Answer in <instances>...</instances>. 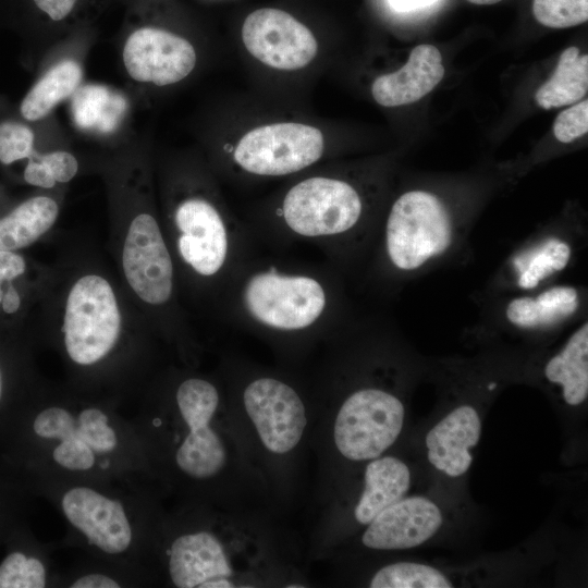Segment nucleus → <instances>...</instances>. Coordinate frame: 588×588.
I'll return each instance as SVG.
<instances>
[{
    "mask_svg": "<svg viewBox=\"0 0 588 588\" xmlns=\"http://www.w3.org/2000/svg\"><path fill=\"white\" fill-rule=\"evenodd\" d=\"M50 171L56 182L71 181L78 169L76 158L66 151H53L38 158Z\"/></svg>",
    "mask_w": 588,
    "mask_h": 588,
    "instance_id": "nucleus-33",
    "label": "nucleus"
},
{
    "mask_svg": "<svg viewBox=\"0 0 588 588\" xmlns=\"http://www.w3.org/2000/svg\"><path fill=\"white\" fill-rule=\"evenodd\" d=\"M588 89V56L579 54L576 47L565 49L556 69L536 93L538 106L548 110L575 103Z\"/></svg>",
    "mask_w": 588,
    "mask_h": 588,
    "instance_id": "nucleus-22",
    "label": "nucleus"
},
{
    "mask_svg": "<svg viewBox=\"0 0 588 588\" xmlns=\"http://www.w3.org/2000/svg\"><path fill=\"white\" fill-rule=\"evenodd\" d=\"M404 406L394 394L367 387L351 393L339 407L333 441L339 453L353 462L381 456L399 438Z\"/></svg>",
    "mask_w": 588,
    "mask_h": 588,
    "instance_id": "nucleus-3",
    "label": "nucleus"
},
{
    "mask_svg": "<svg viewBox=\"0 0 588 588\" xmlns=\"http://www.w3.org/2000/svg\"><path fill=\"white\" fill-rule=\"evenodd\" d=\"M453 585L437 568L414 562L385 565L369 581L372 588H451Z\"/></svg>",
    "mask_w": 588,
    "mask_h": 588,
    "instance_id": "nucleus-25",
    "label": "nucleus"
},
{
    "mask_svg": "<svg viewBox=\"0 0 588 588\" xmlns=\"http://www.w3.org/2000/svg\"><path fill=\"white\" fill-rule=\"evenodd\" d=\"M175 400L188 429L175 453L177 467L193 479L217 477L229 461L225 442L212 426L220 403L217 388L208 380L189 378L179 385Z\"/></svg>",
    "mask_w": 588,
    "mask_h": 588,
    "instance_id": "nucleus-6",
    "label": "nucleus"
},
{
    "mask_svg": "<svg viewBox=\"0 0 588 588\" xmlns=\"http://www.w3.org/2000/svg\"><path fill=\"white\" fill-rule=\"evenodd\" d=\"M578 306L579 294L576 287L556 285L535 296L514 297L505 307V317L518 328H547L573 316Z\"/></svg>",
    "mask_w": 588,
    "mask_h": 588,
    "instance_id": "nucleus-19",
    "label": "nucleus"
},
{
    "mask_svg": "<svg viewBox=\"0 0 588 588\" xmlns=\"http://www.w3.org/2000/svg\"><path fill=\"white\" fill-rule=\"evenodd\" d=\"M396 12H413L433 4L437 0H388Z\"/></svg>",
    "mask_w": 588,
    "mask_h": 588,
    "instance_id": "nucleus-38",
    "label": "nucleus"
},
{
    "mask_svg": "<svg viewBox=\"0 0 588 588\" xmlns=\"http://www.w3.org/2000/svg\"><path fill=\"white\" fill-rule=\"evenodd\" d=\"M123 270L137 296L152 305L169 301L173 289V265L156 219L140 213L125 237Z\"/></svg>",
    "mask_w": 588,
    "mask_h": 588,
    "instance_id": "nucleus-10",
    "label": "nucleus"
},
{
    "mask_svg": "<svg viewBox=\"0 0 588 588\" xmlns=\"http://www.w3.org/2000/svg\"><path fill=\"white\" fill-rule=\"evenodd\" d=\"M443 76L444 66L438 48L419 45L412 50L400 70L373 81L372 97L383 107L413 103L429 94Z\"/></svg>",
    "mask_w": 588,
    "mask_h": 588,
    "instance_id": "nucleus-17",
    "label": "nucleus"
},
{
    "mask_svg": "<svg viewBox=\"0 0 588 588\" xmlns=\"http://www.w3.org/2000/svg\"><path fill=\"white\" fill-rule=\"evenodd\" d=\"M123 62L133 79L166 86L182 81L193 71L196 52L192 44L179 35L142 27L126 39Z\"/></svg>",
    "mask_w": 588,
    "mask_h": 588,
    "instance_id": "nucleus-12",
    "label": "nucleus"
},
{
    "mask_svg": "<svg viewBox=\"0 0 588 588\" xmlns=\"http://www.w3.org/2000/svg\"><path fill=\"white\" fill-rule=\"evenodd\" d=\"M25 271L24 259L12 250H0V278L13 280Z\"/></svg>",
    "mask_w": 588,
    "mask_h": 588,
    "instance_id": "nucleus-35",
    "label": "nucleus"
},
{
    "mask_svg": "<svg viewBox=\"0 0 588 588\" xmlns=\"http://www.w3.org/2000/svg\"><path fill=\"white\" fill-rule=\"evenodd\" d=\"M588 131V101L583 100L577 105L562 111L553 124L554 136L561 143H572L585 135Z\"/></svg>",
    "mask_w": 588,
    "mask_h": 588,
    "instance_id": "nucleus-31",
    "label": "nucleus"
},
{
    "mask_svg": "<svg viewBox=\"0 0 588 588\" xmlns=\"http://www.w3.org/2000/svg\"><path fill=\"white\" fill-rule=\"evenodd\" d=\"M61 505L68 520L101 551L119 554L130 547L132 528L119 501L75 487L65 492Z\"/></svg>",
    "mask_w": 588,
    "mask_h": 588,
    "instance_id": "nucleus-14",
    "label": "nucleus"
},
{
    "mask_svg": "<svg viewBox=\"0 0 588 588\" xmlns=\"http://www.w3.org/2000/svg\"><path fill=\"white\" fill-rule=\"evenodd\" d=\"M3 280L0 278V304H1V299H2V295H3V292H2V289H1V282Z\"/></svg>",
    "mask_w": 588,
    "mask_h": 588,
    "instance_id": "nucleus-41",
    "label": "nucleus"
},
{
    "mask_svg": "<svg viewBox=\"0 0 588 588\" xmlns=\"http://www.w3.org/2000/svg\"><path fill=\"white\" fill-rule=\"evenodd\" d=\"M182 259L203 277L217 274L230 252V232L217 208L204 198H188L175 210Z\"/></svg>",
    "mask_w": 588,
    "mask_h": 588,
    "instance_id": "nucleus-13",
    "label": "nucleus"
},
{
    "mask_svg": "<svg viewBox=\"0 0 588 588\" xmlns=\"http://www.w3.org/2000/svg\"><path fill=\"white\" fill-rule=\"evenodd\" d=\"M169 574L179 588L244 587L232 551L209 531L184 534L172 542Z\"/></svg>",
    "mask_w": 588,
    "mask_h": 588,
    "instance_id": "nucleus-11",
    "label": "nucleus"
},
{
    "mask_svg": "<svg viewBox=\"0 0 588 588\" xmlns=\"http://www.w3.org/2000/svg\"><path fill=\"white\" fill-rule=\"evenodd\" d=\"M323 147V136L318 128L284 122L249 131L240 139L233 156L235 162L249 173L281 176L318 161Z\"/></svg>",
    "mask_w": 588,
    "mask_h": 588,
    "instance_id": "nucleus-7",
    "label": "nucleus"
},
{
    "mask_svg": "<svg viewBox=\"0 0 588 588\" xmlns=\"http://www.w3.org/2000/svg\"><path fill=\"white\" fill-rule=\"evenodd\" d=\"M474 4H494L502 0H467Z\"/></svg>",
    "mask_w": 588,
    "mask_h": 588,
    "instance_id": "nucleus-40",
    "label": "nucleus"
},
{
    "mask_svg": "<svg viewBox=\"0 0 588 588\" xmlns=\"http://www.w3.org/2000/svg\"><path fill=\"white\" fill-rule=\"evenodd\" d=\"M438 505L424 497H408L381 511L362 536L364 546L375 550H402L418 547L441 527Z\"/></svg>",
    "mask_w": 588,
    "mask_h": 588,
    "instance_id": "nucleus-15",
    "label": "nucleus"
},
{
    "mask_svg": "<svg viewBox=\"0 0 588 588\" xmlns=\"http://www.w3.org/2000/svg\"><path fill=\"white\" fill-rule=\"evenodd\" d=\"M24 179L28 184L44 188L53 187L56 184L52 174L39 159L28 161L24 171Z\"/></svg>",
    "mask_w": 588,
    "mask_h": 588,
    "instance_id": "nucleus-34",
    "label": "nucleus"
},
{
    "mask_svg": "<svg viewBox=\"0 0 588 588\" xmlns=\"http://www.w3.org/2000/svg\"><path fill=\"white\" fill-rule=\"evenodd\" d=\"M77 0H34L35 4L53 21H61L72 11Z\"/></svg>",
    "mask_w": 588,
    "mask_h": 588,
    "instance_id": "nucleus-36",
    "label": "nucleus"
},
{
    "mask_svg": "<svg viewBox=\"0 0 588 588\" xmlns=\"http://www.w3.org/2000/svg\"><path fill=\"white\" fill-rule=\"evenodd\" d=\"M480 433V418L473 406L454 408L426 434L429 463L449 477H461L471 465L470 449L478 443Z\"/></svg>",
    "mask_w": 588,
    "mask_h": 588,
    "instance_id": "nucleus-16",
    "label": "nucleus"
},
{
    "mask_svg": "<svg viewBox=\"0 0 588 588\" xmlns=\"http://www.w3.org/2000/svg\"><path fill=\"white\" fill-rule=\"evenodd\" d=\"M241 296L242 307L252 320L279 331L307 329L319 321L328 307V293L319 280L274 268L250 274Z\"/></svg>",
    "mask_w": 588,
    "mask_h": 588,
    "instance_id": "nucleus-2",
    "label": "nucleus"
},
{
    "mask_svg": "<svg viewBox=\"0 0 588 588\" xmlns=\"http://www.w3.org/2000/svg\"><path fill=\"white\" fill-rule=\"evenodd\" d=\"M121 317L114 292L102 277L88 274L72 286L65 307V348L73 362L91 365L114 346Z\"/></svg>",
    "mask_w": 588,
    "mask_h": 588,
    "instance_id": "nucleus-4",
    "label": "nucleus"
},
{
    "mask_svg": "<svg viewBox=\"0 0 588 588\" xmlns=\"http://www.w3.org/2000/svg\"><path fill=\"white\" fill-rule=\"evenodd\" d=\"M242 402L266 451L282 456L297 448L307 427V413L292 385L274 377H258L245 385Z\"/></svg>",
    "mask_w": 588,
    "mask_h": 588,
    "instance_id": "nucleus-8",
    "label": "nucleus"
},
{
    "mask_svg": "<svg viewBox=\"0 0 588 588\" xmlns=\"http://www.w3.org/2000/svg\"><path fill=\"white\" fill-rule=\"evenodd\" d=\"M2 308L8 314L15 313L21 304L20 295L14 286L9 285L1 299Z\"/></svg>",
    "mask_w": 588,
    "mask_h": 588,
    "instance_id": "nucleus-39",
    "label": "nucleus"
},
{
    "mask_svg": "<svg viewBox=\"0 0 588 588\" xmlns=\"http://www.w3.org/2000/svg\"><path fill=\"white\" fill-rule=\"evenodd\" d=\"M53 460L69 470H88L94 466V451L79 437L76 425L53 450Z\"/></svg>",
    "mask_w": 588,
    "mask_h": 588,
    "instance_id": "nucleus-30",
    "label": "nucleus"
},
{
    "mask_svg": "<svg viewBox=\"0 0 588 588\" xmlns=\"http://www.w3.org/2000/svg\"><path fill=\"white\" fill-rule=\"evenodd\" d=\"M82 68L73 60L52 66L27 93L21 113L28 121L45 118L60 101L73 94L82 81Z\"/></svg>",
    "mask_w": 588,
    "mask_h": 588,
    "instance_id": "nucleus-23",
    "label": "nucleus"
},
{
    "mask_svg": "<svg viewBox=\"0 0 588 588\" xmlns=\"http://www.w3.org/2000/svg\"><path fill=\"white\" fill-rule=\"evenodd\" d=\"M75 425L74 417L66 409L53 406L36 416L33 429L40 438L61 441L74 429Z\"/></svg>",
    "mask_w": 588,
    "mask_h": 588,
    "instance_id": "nucleus-32",
    "label": "nucleus"
},
{
    "mask_svg": "<svg viewBox=\"0 0 588 588\" xmlns=\"http://www.w3.org/2000/svg\"><path fill=\"white\" fill-rule=\"evenodd\" d=\"M532 13L547 27H572L588 20V0H534Z\"/></svg>",
    "mask_w": 588,
    "mask_h": 588,
    "instance_id": "nucleus-27",
    "label": "nucleus"
},
{
    "mask_svg": "<svg viewBox=\"0 0 588 588\" xmlns=\"http://www.w3.org/2000/svg\"><path fill=\"white\" fill-rule=\"evenodd\" d=\"M46 577L44 564L21 552L9 554L0 564V588H44Z\"/></svg>",
    "mask_w": 588,
    "mask_h": 588,
    "instance_id": "nucleus-26",
    "label": "nucleus"
},
{
    "mask_svg": "<svg viewBox=\"0 0 588 588\" xmlns=\"http://www.w3.org/2000/svg\"><path fill=\"white\" fill-rule=\"evenodd\" d=\"M411 486L408 466L394 456H379L365 468L364 489L354 509L360 525H368L381 511L403 499Z\"/></svg>",
    "mask_w": 588,
    "mask_h": 588,
    "instance_id": "nucleus-18",
    "label": "nucleus"
},
{
    "mask_svg": "<svg viewBox=\"0 0 588 588\" xmlns=\"http://www.w3.org/2000/svg\"><path fill=\"white\" fill-rule=\"evenodd\" d=\"M454 223L446 206L426 191H409L392 205L384 230L390 264L411 272L443 255L453 243Z\"/></svg>",
    "mask_w": 588,
    "mask_h": 588,
    "instance_id": "nucleus-1",
    "label": "nucleus"
},
{
    "mask_svg": "<svg viewBox=\"0 0 588 588\" xmlns=\"http://www.w3.org/2000/svg\"><path fill=\"white\" fill-rule=\"evenodd\" d=\"M363 203L347 182L309 177L295 184L281 208L286 228L305 238H327L350 232L358 223Z\"/></svg>",
    "mask_w": 588,
    "mask_h": 588,
    "instance_id": "nucleus-5",
    "label": "nucleus"
},
{
    "mask_svg": "<svg viewBox=\"0 0 588 588\" xmlns=\"http://www.w3.org/2000/svg\"><path fill=\"white\" fill-rule=\"evenodd\" d=\"M0 397H1V376H0Z\"/></svg>",
    "mask_w": 588,
    "mask_h": 588,
    "instance_id": "nucleus-42",
    "label": "nucleus"
},
{
    "mask_svg": "<svg viewBox=\"0 0 588 588\" xmlns=\"http://www.w3.org/2000/svg\"><path fill=\"white\" fill-rule=\"evenodd\" d=\"M34 151V133L17 122L0 123V161L10 164L29 158Z\"/></svg>",
    "mask_w": 588,
    "mask_h": 588,
    "instance_id": "nucleus-29",
    "label": "nucleus"
},
{
    "mask_svg": "<svg viewBox=\"0 0 588 588\" xmlns=\"http://www.w3.org/2000/svg\"><path fill=\"white\" fill-rule=\"evenodd\" d=\"M242 39L248 52L264 64L294 71L309 64L318 44L308 27L279 9L264 8L247 15Z\"/></svg>",
    "mask_w": 588,
    "mask_h": 588,
    "instance_id": "nucleus-9",
    "label": "nucleus"
},
{
    "mask_svg": "<svg viewBox=\"0 0 588 588\" xmlns=\"http://www.w3.org/2000/svg\"><path fill=\"white\" fill-rule=\"evenodd\" d=\"M76 430L94 453H108L117 446L115 431L108 425V416L98 408H86L81 412Z\"/></svg>",
    "mask_w": 588,
    "mask_h": 588,
    "instance_id": "nucleus-28",
    "label": "nucleus"
},
{
    "mask_svg": "<svg viewBox=\"0 0 588 588\" xmlns=\"http://www.w3.org/2000/svg\"><path fill=\"white\" fill-rule=\"evenodd\" d=\"M57 203L46 196H37L19 205L0 219V250H14L36 242L54 223Z\"/></svg>",
    "mask_w": 588,
    "mask_h": 588,
    "instance_id": "nucleus-21",
    "label": "nucleus"
},
{
    "mask_svg": "<svg viewBox=\"0 0 588 588\" xmlns=\"http://www.w3.org/2000/svg\"><path fill=\"white\" fill-rule=\"evenodd\" d=\"M572 257L571 245L559 237H548L514 259L517 285L531 290L566 268Z\"/></svg>",
    "mask_w": 588,
    "mask_h": 588,
    "instance_id": "nucleus-24",
    "label": "nucleus"
},
{
    "mask_svg": "<svg viewBox=\"0 0 588 588\" xmlns=\"http://www.w3.org/2000/svg\"><path fill=\"white\" fill-rule=\"evenodd\" d=\"M72 588H118L120 585L113 578L103 574H88L76 579Z\"/></svg>",
    "mask_w": 588,
    "mask_h": 588,
    "instance_id": "nucleus-37",
    "label": "nucleus"
},
{
    "mask_svg": "<svg viewBox=\"0 0 588 588\" xmlns=\"http://www.w3.org/2000/svg\"><path fill=\"white\" fill-rule=\"evenodd\" d=\"M546 378L562 388L566 404L578 406L588 396V323L584 322L544 367Z\"/></svg>",
    "mask_w": 588,
    "mask_h": 588,
    "instance_id": "nucleus-20",
    "label": "nucleus"
}]
</instances>
